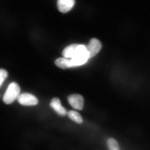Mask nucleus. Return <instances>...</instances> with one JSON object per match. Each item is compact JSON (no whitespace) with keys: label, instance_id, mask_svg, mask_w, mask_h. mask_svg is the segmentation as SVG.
<instances>
[{"label":"nucleus","instance_id":"f257e3e1","mask_svg":"<svg viewBox=\"0 0 150 150\" xmlns=\"http://www.w3.org/2000/svg\"><path fill=\"white\" fill-rule=\"evenodd\" d=\"M62 55L65 58L88 60L86 46L79 44H73L67 46L63 50Z\"/></svg>","mask_w":150,"mask_h":150},{"label":"nucleus","instance_id":"9b49d317","mask_svg":"<svg viewBox=\"0 0 150 150\" xmlns=\"http://www.w3.org/2000/svg\"><path fill=\"white\" fill-rule=\"evenodd\" d=\"M8 72L4 69H0V86L7 78Z\"/></svg>","mask_w":150,"mask_h":150},{"label":"nucleus","instance_id":"39448f33","mask_svg":"<svg viewBox=\"0 0 150 150\" xmlns=\"http://www.w3.org/2000/svg\"><path fill=\"white\" fill-rule=\"evenodd\" d=\"M68 100L70 105L76 110H81L83 108V97L78 94L71 95L68 97Z\"/></svg>","mask_w":150,"mask_h":150},{"label":"nucleus","instance_id":"1a4fd4ad","mask_svg":"<svg viewBox=\"0 0 150 150\" xmlns=\"http://www.w3.org/2000/svg\"><path fill=\"white\" fill-rule=\"evenodd\" d=\"M67 115L70 119L79 124H81L83 120L79 112L74 110H71L67 113Z\"/></svg>","mask_w":150,"mask_h":150},{"label":"nucleus","instance_id":"f03ea898","mask_svg":"<svg viewBox=\"0 0 150 150\" xmlns=\"http://www.w3.org/2000/svg\"><path fill=\"white\" fill-rule=\"evenodd\" d=\"M21 89L16 83L12 82L9 85L3 97V101L6 104H11L17 99L20 93Z\"/></svg>","mask_w":150,"mask_h":150},{"label":"nucleus","instance_id":"0eeeda50","mask_svg":"<svg viewBox=\"0 0 150 150\" xmlns=\"http://www.w3.org/2000/svg\"><path fill=\"white\" fill-rule=\"evenodd\" d=\"M75 4V0H58V9L62 13L68 12L73 8Z\"/></svg>","mask_w":150,"mask_h":150},{"label":"nucleus","instance_id":"9d476101","mask_svg":"<svg viewBox=\"0 0 150 150\" xmlns=\"http://www.w3.org/2000/svg\"><path fill=\"white\" fill-rule=\"evenodd\" d=\"M107 145L109 150H120L118 142L114 138H108L107 141Z\"/></svg>","mask_w":150,"mask_h":150},{"label":"nucleus","instance_id":"20e7f679","mask_svg":"<svg viewBox=\"0 0 150 150\" xmlns=\"http://www.w3.org/2000/svg\"><path fill=\"white\" fill-rule=\"evenodd\" d=\"M20 104L24 106H34L38 104V100L36 97L31 94H20L17 98Z\"/></svg>","mask_w":150,"mask_h":150},{"label":"nucleus","instance_id":"6e6552de","mask_svg":"<svg viewBox=\"0 0 150 150\" xmlns=\"http://www.w3.org/2000/svg\"><path fill=\"white\" fill-rule=\"evenodd\" d=\"M55 64L57 67L62 69H68L72 67L71 59L67 58H59L55 61Z\"/></svg>","mask_w":150,"mask_h":150},{"label":"nucleus","instance_id":"7ed1b4c3","mask_svg":"<svg viewBox=\"0 0 150 150\" xmlns=\"http://www.w3.org/2000/svg\"><path fill=\"white\" fill-rule=\"evenodd\" d=\"M102 48L101 42L96 38H92L86 46L88 59H91L99 53Z\"/></svg>","mask_w":150,"mask_h":150},{"label":"nucleus","instance_id":"423d86ee","mask_svg":"<svg viewBox=\"0 0 150 150\" xmlns=\"http://www.w3.org/2000/svg\"><path fill=\"white\" fill-rule=\"evenodd\" d=\"M50 105L59 115L64 116L67 115V110L64 108L62 106L60 99L58 98H54L51 100Z\"/></svg>","mask_w":150,"mask_h":150}]
</instances>
